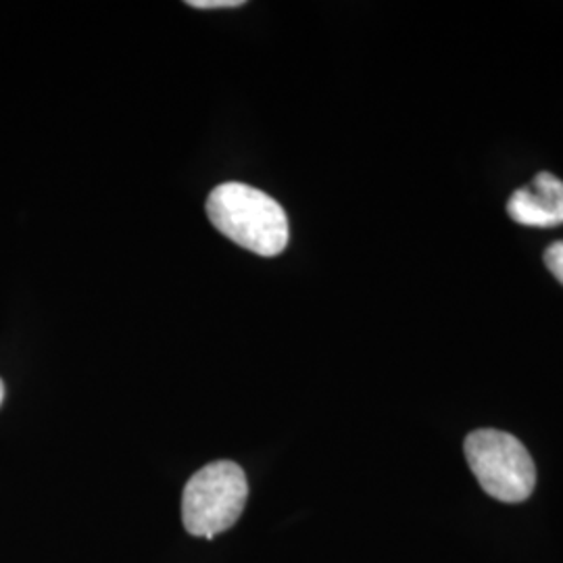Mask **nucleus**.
Masks as SVG:
<instances>
[{"label": "nucleus", "instance_id": "obj_2", "mask_svg": "<svg viewBox=\"0 0 563 563\" xmlns=\"http://www.w3.org/2000/svg\"><path fill=\"white\" fill-rule=\"evenodd\" d=\"M249 497L241 465L216 462L199 470L184 488L181 520L192 537L213 539L239 522Z\"/></svg>", "mask_w": 563, "mask_h": 563}, {"label": "nucleus", "instance_id": "obj_1", "mask_svg": "<svg viewBox=\"0 0 563 563\" xmlns=\"http://www.w3.org/2000/svg\"><path fill=\"white\" fill-rule=\"evenodd\" d=\"M207 216L223 236L262 257H276L288 244V218L280 202L241 181L213 188Z\"/></svg>", "mask_w": 563, "mask_h": 563}, {"label": "nucleus", "instance_id": "obj_6", "mask_svg": "<svg viewBox=\"0 0 563 563\" xmlns=\"http://www.w3.org/2000/svg\"><path fill=\"white\" fill-rule=\"evenodd\" d=\"M186 4L192 9H232L242 7L244 0H188Z\"/></svg>", "mask_w": 563, "mask_h": 563}, {"label": "nucleus", "instance_id": "obj_3", "mask_svg": "<svg viewBox=\"0 0 563 563\" xmlns=\"http://www.w3.org/2000/svg\"><path fill=\"white\" fill-rule=\"evenodd\" d=\"M465 457L484 493L504 504H522L537 486V467L516 437L476 430L465 439Z\"/></svg>", "mask_w": 563, "mask_h": 563}, {"label": "nucleus", "instance_id": "obj_5", "mask_svg": "<svg viewBox=\"0 0 563 563\" xmlns=\"http://www.w3.org/2000/svg\"><path fill=\"white\" fill-rule=\"evenodd\" d=\"M544 265L555 276V280L560 282L563 286V241L553 242L544 251Z\"/></svg>", "mask_w": 563, "mask_h": 563}, {"label": "nucleus", "instance_id": "obj_4", "mask_svg": "<svg viewBox=\"0 0 563 563\" xmlns=\"http://www.w3.org/2000/svg\"><path fill=\"white\" fill-rule=\"evenodd\" d=\"M509 218L530 228H555L563 223V180L541 172L537 178L518 188L507 201Z\"/></svg>", "mask_w": 563, "mask_h": 563}, {"label": "nucleus", "instance_id": "obj_7", "mask_svg": "<svg viewBox=\"0 0 563 563\" xmlns=\"http://www.w3.org/2000/svg\"><path fill=\"white\" fill-rule=\"evenodd\" d=\"M2 399H4V384L0 383V405H2Z\"/></svg>", "mask_w": 563, "mask_h": 563}]
</instances>
